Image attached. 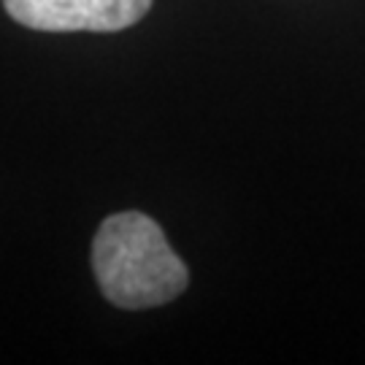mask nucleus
I'll list each match as a JSON object with an SVG mask.
<instances>
[{"label":"nucleus","mask_w":365,"mask_h":365,"mask_svg":"<svg viewBox=\"0 0 365 365\" xmlns=\"http://www.w3.org/2000/svg\"><path fill=\"white\" fill-rule=\"evenodd\" d=\"M98 287L119 309H152L179 298L190 271L152 217L122 211L101 225L92 244Z\"/></svg>","instance_id":"1"},{"label":"nucleus","mask_w":365,"mask_h":365,"mask_svg":"<svg viewBox=\"0 0 365 365\" xmlns=\"http://www.w3.org/2000/svg\"><path fill=\"white\" fill-rule=\"evenodd\" d=\"M14 22L43 33H117L141 22L152 0H3Z\"/></svg>","instance_id":"2"}]
</instances>
